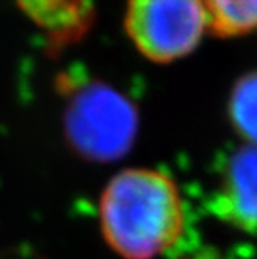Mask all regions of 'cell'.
<instances>
[{
    "label": "cell",
    "mask_w": 257,
    "mask_h": 259,
    "mask_svg": "<svg viewBox=\"0 0 257 259\" xmlns=\"http://www.w3.org/2000/svg\"><path fill=\"white\" fill-rule=\"evenodd\" d=\"M100 228L124 259H156L171 251L185 231L179 186L159 169H125L100 197Z\"/></svg>",
    "instance_id": "6da1fadb"
},
{
    "label": "cell",
    "mask_w": 257,
    "mask_h": 259,
    "mask_svg": "<svg viewBox=\"0 0 257 259\" xmlns=\"http://www.w3.org/2000/svg\"><path fill=\"white\" fill-rule=\"evenodd\" d=\"M64 124L67 142L80 157L112 162L132 147L139 112L122 92L102 80H87L70 87Z\"/></svg>",
    "instance_id": "7a4b0ae2"
},
{
    "label": "cell",
    "mask_w": 257,
    "mask_h": 259,
    "mask_svg": "<svg viewBox=\"0 0 257 259\" xmlns=\"http://www.w3.org/2000/svg\"><path fill=\"white\" fill-rule=\"evenodd\" d=\"M125 30L145 59L169 64L199 47L209 17L204 0H129Z\"/></svg>",
    "instance_id": "3957f363"
},
{
    "label": "cell",
    "mask_w": 257,
    "mask_h": 259,
    "mask_svg": "<svg viewBox=\"0 0 257 259\" xmlns=\"http://www.w3.org/2000/svg\"><path fill=\"white\" fill-rule=\"evenodd\" d=\"M212 212L226 226L257 234V147L244 144L229 156L212 196Z\"/></svg>",
    "instance_id": "277c9868"
},
{
    "label": "cell",
    "mask_w": 257,
    "mask_h": 259,
    "mask_svg": "<svg viewBox=\"0 0 257 259\" xmlns=\"http://www.w3.org/2000/svg\"><path fill=\"white\" fill-rule=\"evenodd\" d=\"M17 7L45 34L48 46L60 51L89 30L94 9L89 0H14Z\"/></svg>",
    "instance_id": "5b68a950"
},
{
    "label": "cell",
    "mask_w": 257,
    "mask_h": 259,
    "mask_svg": "<svg viewBox=\"0 0 257 259\" xmlns=\"http://www.w3.org/2000/svg\"><path fill=\"white\" fill-rule=\"evenodd\" d=\"M209 32L221 38L257 32V0H204Z\"/></svg>",
    "instance_id": "8992f818"
},
{
    "label": "cell",
    "mask_w": 257,
    "mask_h": 259,
    "mask_svg": "<svg viewBox=\"0 0 257 259\" xmlns=\"http://www.w3.org/2000/svg\"><path fill=\"white\" fill-rule=\"evenodd\" d=\"M227 119L245 146L257 147V69L240 75L232 85Z\"/></svg>",
    "instance_id": "52a82bcc"
}]
</instances>
